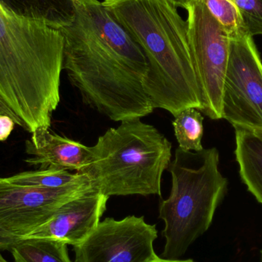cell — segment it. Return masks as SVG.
<instances>
[{"mask_svg":"<svg viewBox=\"0 0 262 262\" xmlns=\"http://www.w3.org/2000/svg\"><path fill=\"white\" fill-rule=\"evenodd\" d=\"M75 6V19L60 29L62 69L83 103L115 122L150 115L154 107L143 89L149 67L142 49L107 41L79 0Z\"/></svg>","mask_w":262,"mask_h":262,"instance_id":"cell-1","label":"cell"},{"mask_svg":"<svg viewBox=\"0 0 262 262\" xmlns=\"http://www.w3.org/2000/svg\"><path fill=\"white\" fill-rule=\"evenodd\" d=\"M63 51L61 31L0 6V98L32 134L50 130L60 102Z\"/></svg>","mask_w":262,"mask_h":262,"instance_id":"cell-2","label":"cell"},{"mask_svg":"<svg viewBox=\"0 0 262 262\" xmlns=\"http://www.w3.org/2000/svg\"><path fill=\"white\" fill-rule=\"evenodd\" d=\"M143 51L148 63L143 89L154 109L173 117L189 107L202 112L188 24L169 0H104Z\"/></svg>","mask_w":262,"mask_h":262,"instance_id":"cell-3","label":"cell"},{"mask_svg":"<svg viewBox=\"0 0 262 262\" xmlns=\"http://www.w3.org/2000/svg\"><path fill=\"white\" fill-rule=\"evenodd\" d=\"M90 146L87 176L97 192L109 197L161 196L162 177L172 158V143L140 118L121 121Z\"/></svg>","mask_w":262,"mask_h":262,"instance_id":"cell-4","label":"cell"},{"mask_svg":"<svg viewBox=\"0 0 262 262\" xmlns=\"http://www.w3.org/2000/svg\"><path fill=\"white\" fill-rule=\"evenodd\" d=\"M219 165L216 148L200 152L176 149L167 168L172 178L170 194L159 208V217L165 223L163 258L180 259L212 224L227 189V179Z\"/></svg>","mask_w":262,"mask_h":262,"instance_id":"cell-5","label":"cell"},{"mask_svg":"<svg viewBox=\"0 0 262 262\" xmlns=\"http://www.w3.org/2000/svg\"><path fill=\"white\" fill-rule=\"evenodd\" d=\"M186 9L192 59L203 98L202 113L212 120L223 119L230 37L202 0H192Z\"/></svg>","mask_w":262,"mask_h":262,"instance_id":"cell-6","label":"cell"},{"mask_svg":"<svg viewBox=\"0 0 262 262\" xmlns=\"http://www.w3.org/2000/svg\"><path fill=\"white\" fill-rule=\"evenodd\" d=\"M222 113L233 127L262 129V62L248 33L230 38Z\"/></svg>","mask_w":262,"mask_h":262,"instance_id":"cell-7","label":"cell"},{"mask_svg":"<svg viewBox=\"0 0 262 262\" xmlns=\"http://www.w3.org/2000/svg\"><path fill=\"white\" fill-rule=\"evenodd\" d=\"M156 226L144 217L129 215L121 220L107 218L81 244L74 246L75 262H150L158 255L154 249Z\"/></svg>","mask_w":262,"mask_h":262,"instance_id":"cell-8","label":"cell"},{"mask_svg":"<svg viewBox=\"0 0 262 262\" xmlns=\"http://www.w3.org/2000/svg\"><path fill=\"white\" fill-rule=\"evenodd\" d=\"M92 190L90 183L41 188L15 186L0 179V227L21 238L49 221L64 204Z\"/></svg>","mask_w":262,"mask_h":262,"instance_id":"cell-9","label":"cell"},{"mask_svg":"<svg viewBox=\"0 0 262 262\" xmlns=\"http://www.w3.org/2000/svg\"><path fill=\"white\" fill-rule=\"evenodd\" d=\"M108 200L97 191H91L64 204L49 221L21 238H50L78 246L99 224Z\"/></svg>","mask_w":262,"mask_h":262,"instance_id":"cell-10","label":"cell"},{"mask_svg":"<svg viewBox=\"0 0 262 262\" xmlns=\"http://www.w3.org/2000/svg\"><path fill=\"white\" fill-rule=\"evenodd\" d=\"M29 156L25 161L41 169L56 168L71 172H82L90 160V146L50 130L33 134L26 142Z\"/></svg>","mask_w":262,"mask_h":262,"instance_id":"cell-11","label":"cell"},{"mask_svg":"<svg viewBox=\"0 0 262 262\" xmlns=\"http://www.w3.org/2000/svg\"><path fill=\"white\" fill-rule=\"evenodd\" d=\"M0 6L14 16L58 30L70 25L76 15L75 0H0Z\"/></svg>","mask_w":262,"mask_h":262,"instance_id":"cell-12","label":"cell"},{"mask_svg":"<svg viewBox=\"0 0 262 262\" xmlns=\"http://www.w3.org/2000/svg\"><path fill=\"white\" fill-rule=\"evenodd\" d=\"M235 131V158L243 183L262 204V138L246 127Z\"/></svg>","mask_w":262,"mask_h":262,"instance_id":"cell-13","label":"cell"},{"mask_svg":"<svg viewBox=\"0 0 262 262\" xmlns=\"http://www.w3.org/2000/svg\"><path fill=\"white\" fill-rule=\"evenodd\" d=\"M15 262H72L68 244L50 238H21L11 249Z\"/></svg>","mask_w":262,"mask_h":262,"instance_id":"cell-14","label":"cell"},{"mask_svg":"<svg viewBox=\"0 0 262 262\" xmlns=\"http://www.w3.org/2000/svg\"><path fill=\"white\" fill-rule=\"evenodd\" d=\"M0 179L5 183L15 186L41 188H60L90 183L84 174L56 168L28 171Z\"/></svg>","mask_w":262,"mask_h":262,"instance_id":"cell-15","label":"cell"},{"mask_svg":"<svg viewBox=\"0 0 262 262\" xmlns=\"http://www.w3.org/2000/svg\"><path fill=\"white\" fill-rule=\"evenodd\" d=\"M174 118L172 126L179 147L183 150L191 152L203 150L202 140L204 133V118L201 112L189 107L182 111Z\"/></svg>","mask_w":262,"mask_h":262,"instance_id":"cell-16","label":"cell"},{"mask_svg":"<svg viewBox=\"0 0 262 262\" xmlns=\"http://www.w3.org/2000/svg\"><path fill=\"white\" fill-rule=\"evenodd\" d=\"M230 38L247 34L239 10L233 0H202Z\"/></svg>","mask_w":262,"mask_h":262,"instance_id":"cell-17","label":"cell"},{"mask_svg":"<svg viewBox=\"0 0 262 262\" xmlns=\"http://www.w3.org/2000/svg\"><path fill=\"white\" fill-rule=\"evenodd\" d=\"M243 18L247 33L262 35V0H233Z\"/></svg>","mask_w":262,"mask_h":262,"instance_id":"cell-18","label":"cell"},{"mask_svg":"<svg viewBox=\"0 0 262 262\" xmlns=\"http://www.w3.org/2000/svg\"><path fill=\"white\" fill-rule=\"evenodd\" d=\"M21 238L0 227V252L10 251Z\"/></svg>","mask_w":262,"mask_h":262,"instance_id":"cell-19","label":"cell"},{"mask_svg":"<svg viewBox=\"0 0 262 262\" xmlns=\"http://www.w3.org/2000/svg\"><path fill=\"white\" fill-rule=\"evenodd\" d=\"M15 121L6 115H0V141H5L12 134Z\"/></svg>","mask_w":262,"mask_h":262,"instance_id":"cell-20","label":"cell"},{"mask_svg":"<svg viewBox=\"0 0 262 262\" xmlns=\"http://www.w3.org/2000/svg\"><path fill=\"white\" fill-rule=\"evenodd\" d=\"M0 115H6L8 116L11 117L15 121V124L18 125V119H17L15 115H14L13 112L7 106L4 105V104H0Z\"/></svg>","mask_w":262,"mask_h":262,"instance_id":"cell-21","label":"cell"},{"mask_svg":"<svg viewBox=\"0 0 262 262\" xmlns=\"http://www.w3.org/2000/svg\"><path fill=\"white\" fill-rule=\"evenodd\" d=\"M172 4H173L176 7H182L186 9L188 5L192 1V0H169Z\"/></svg>","mask_w":262,"mask_h":262,"instance_id":"cell-22","label":"cell"},{"mask_svg":"<svg viewBox=\"0 0 262 262\" xmlns=\"http://www.w3.org/2000/svg\"><path fill=\"white\" fill-rule=\"evenodd\" d=\"M150 262H195L192 261V260H170V259H166V258H160L159 257L157 259L154 260V261H152Z\"/></svg>","mask_w":262,"mask_h":262,"instance_id":"cell-23","label":"cell"},{"mask_svg":"<svg viewBox=\"0 0 262 262\" xmlns=\"http://www.w3.org/2000/svg\"><path fill=\"white\" fill-rule=\"evenodd\" d=\"M252 130V129H251ZM257 135L259 136L260 137L262 138V129H255V130H252Z\"/></svg>","mask_w":262,"mask_h":262,"instance_id":"cell-24","label":"cell"},{"mask_svg":"<svg viewBox=\"0 0 262 262\" xmlns=\"http://www.w3.org/2000/svg\"><path fill=\"white\" fill-rule=\"evenodd\" d=\"M0 262H9L0 254Z\"/></svg>","mask_w":262,"mask_h":262,"instance_id":"cell-25","label":"cell"},{"mask_svg":"<svg viewBox=\"0 0 262 262\" xmlns=\"http://www.w3.org/2000/svg\"><path fill=\"white\" fill-rule=\"evenodd\" d=\"M0 104H4V105H6V104H5L4 102H3V100L1 99V98H0ZM6 106H7V105H6ZM7 107H8V106H7Z\"/></svg>","mask_w":262,"mask_h":262,"instance_id":"cell-26","label":"cell"},{"mask_svg":"<svg viewBox=\"0 0 262 262\" xmlns=\"http://www.w3.org/2000/svg\"><path fill=\"white\" fill-rule=\"evenodd\" d=\"M261 262H262V251H261Z\"/></svg>","mask_w":262,"mask_h":262,"instance_id":"cell-27","label":"cell"}]
</instances>
